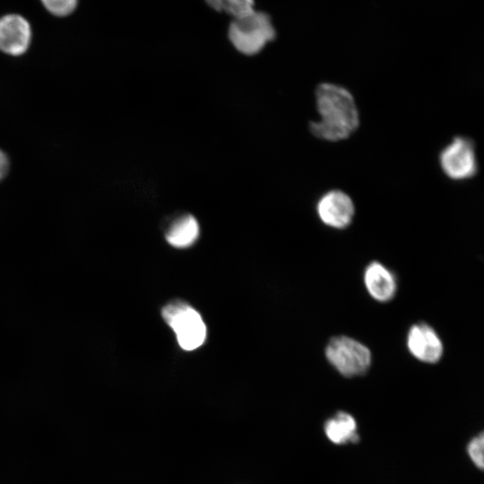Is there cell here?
<instances>
[{
	"mask_svg": "<svg viewBox=\"0 0 484 484\" xmlns=\"http://www.w3.org/2000/svg\"><path fill=\"white\" fill-rule=\"evenodd\" d=\"M315 104L320 119L311 122V133L321 140L337 142L350 137L359 125L353 95L346 88L324 82L315 90Z\"/></svg>",
	"mask_w": 484,
	"mask_h": 484,
	"instance_id": "cell-1",
	"label": "cell"
},
{
	"mask_svg": "<svg viewBox=\"0 0 484 484\" xmlns=\"http://www.w3.org/2000/svg\"><path fill=\"white\" fill-rule=\"evenodd\" d=\"M233 46L245 55H255L275 38V30L268 14L255 10L234 18L229 28Z\"/></svg>",
	"mask_w": 484,
	"mask_h": 484,
	"instance_id": "cell-2",
	"label": "cell"
},
{
	"mask_svg": "<svg viewBox=\"0 0 484 484\" xmlns=\"http://www.w3.org/2000/svg\"><path fill=\"white\" fill-rule=\"evenodd\" d=\"M325 358L346 377L364 375L372 361L370 350L366 345L344 335L335 336L329 341L325 347Z\"/></svg>",
	"mask_w": 484,
	"mask_h": 484,
	"instance_id": "cell-3",
	"label": "cell"
},
{
	"mask_svg": "<svg viewBox=\"0 0 484 484\" xmlns=\"http://www.w3.org/2000/svg\"><path fill=\"white\" fill-rule=\"evenodd\" d=\"M161 315L173 329L183 350H194L205 341V324L191 306L182 301H174L163 307Z\"/></svg>",
	"mask_w": 484,
	"mask_h": 484,
	"instance_id": "cell-4",
	"label": "cell"
},
{
	"mask_svg": "<svg viewBox=\"0 0 484 484\" xmlns=\"http://www.w3.org/2000/svg\"><path fill=\"white\" fill-rule=\"evenodd\" d=\"M440 167L449 178L466 180L474 177L478 161L474 143L463 136L454 137L439 154Z\"/></svg>",
	"mask_w": 484,
	"mask_h": 484,
	"instance_id": "cell-5",
	"label": "cell"
},
{
	"mask_svg": "<svg viewBox=\"0 0 484 484\" xmlns=\"http://www.w3.org/2000/svg\"><path fill=\"white\" fill-rule=\"evenodd\" d=\"M316 213L324 225L342 229L351 223L355 214V206L346 193L341 190H331L319 198L316 203Z\"/></svg>",
	"mask_w": 484,
	"mask_h": 484,
	"instance_id": "cell-6",
	"label": "cell"
},
{
	"mask_svg": "<svg viewBox=\"0 0 484 484\" xmlns=\"http://www.w3.org/2000/svg\"><path fill=\"white\" fill-rule=\"evenodd\" d=\"M406 343L410 353L421 362L434 364L443 356L444 346L439 335L426 323L411 325Z\"/></svg>",
	"mask_w": 484,
	"mask_h": 484,
	"instance_id": "cell-7",
	"label": "cell"
},
{
	"mask_svg": "<svg viewBox=\"0 0 484 484\" xmlns=\"http://www.w3.org/2000/svg\"><path fill=\"white\" fill-rule=\"evenodd\" d=\"M31 42V29L25 18L8 14L0 19V51L19 56L26 53Z\"/></svg>",
	"mask_w": 484,
	"mask_h": 484,
	"instance_id": "cell-8",
	"label": "cell"
},
{
	"mask_svg": "<svg viewBox=\"0 0 484 484\" xmlns=\"http://www.w3.org/2000/svg\"><path fill=\"white\" fill-rule=\"evenodd\" d=\"M363 281L368 294L378 302H388L396 294L395 275L378 261L368 264L364 271Z\"/></svg>",
	"mask_w": 484,
	"mask_h": 484,
	"instance_id": "cell-9",
	"label": "cell"
},
{
	"mask_svg": "<svg viewBox=\"0 0 484 484\" xmlns=\"http://www.w3.org/2000/svg\"><path fill=\"white\" fill-rule=\"evenodd\" d=\"M199 236V224L191 214H182L176 217L169 225L165 238L167 242L178 248L193 245Z\"/></svg>",
	"mask_w": 484,
	"mask_h": 484,
	"instance_id": "cell-10",
	"label": "cell"
},
{
	"mask_svg": "<svg viewBox=\"0 0 484 484\" xmlns=\"http://www.w3.org/2000/svg\"><path fill=\"white\" fill-rule=\"evenodd\" d=\"M324 433L327 438L335 445L357 442V422L348 412L339 411L324 423Z\"/></svg>",
	"mask_w": 484,
	"mask_h": 484,
	"instance_id": "cell-11",
	"label": "cell"
},
{
	"mask_svg": "<svg viewBox=\"0 0 484 484\" xmlns=\"http://www.w3.org/2000/svg\"><path fill=\"white\" fill-rule=\"evenodd\" d=\"M205 2L214 10L227 13L234 18L255 10L254 0H205Z\"/></svg>",
	"mask_w": 484,
	"mask_h": 484,
	"instance_id": "cell-12",
	"label": "cell"
},
{
	"mask_svg": "<svg viewBox=\"0 0 484 484\" xmlns=\"http://www.w3.org/2000/svg\"><path fill=\"white\" fill-rule=\"evenodd\" d=\"M44 6L52 14L66 16L76 7L77 0H41Z\"/></svg>",
	"mask_w": 484,
	"mask_h": 484,
	"instance_id": "cell-13",
	"label": "cell"
},
{
	"mask_svg": "<svg viewBox=\"0 0 484 484\" xmlns=\"http://www.w3.org/2000/svg\"><path fill=\"white\" fill-rule=\"evenodd\" d=\"M483 447H484L483 433H480L479 436L473 437L470 441L467 446L468 454L471 460L480 470L483 469V464H484Z\"/></svg>",
	"mask_w": 484,
	"mask_h": 484,
	"instance_id": "cell-14",
	"label": "cell"
},
{
	"mask_svg": "<svg viewBox=\"0 0 484 484\" xmlns=\"http://www.w3.org/2000/svg\"><path fill=\"white\" fill-rule=\"evenodd\" d=\"M10 169V158L4 150L0 149V182H2L8 176Z\"/></svg>",
	"mask_w": 484,
	"mask_h": 484,
	"instance_id": "cell-15",
	"label": "cell"
}]
</instances>
